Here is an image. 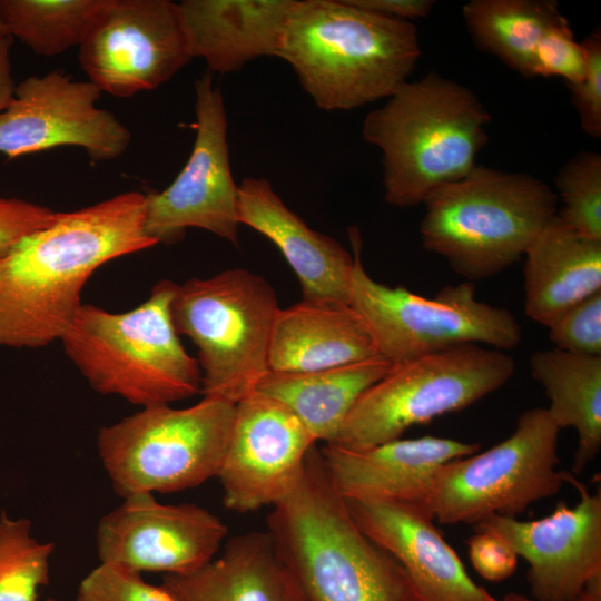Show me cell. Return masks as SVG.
<instances>
[{"mask_svg": "<svg viewBox=\"0 0 601 601\" xmlns=\"http://www.w3.org/2000/svg\"><path fill=\"white\" fill-rule=\"evenodd\" d=\"M587 52V71L581 81L566 85L582 130L601 138V31L598 28L581 41Z\"/></svg>", "mask_w": 601, "mask_h": 601, "instance_id": "34", "label": "cell"}, {"mask_svg": "<svg viewBox=\"0 0 601 601\" xmlns=\"http://www.w3.org/2000/svg\"><path fill=\"white\" fill-rule=\"evenodd\" d=\"M480 449V443L426 435L396 439L363 451L326 443L319 453L333 485L344 499L386 500L427 508L439 470Z\"/></svg>", "mask_w": 601, "mask_h": 601, "instance_id": "19", "label": "cell"}, {"mask_svg": "<svg viewBox=\"0 0 601 601\" xmlns=\"http://www.w3.org/2000/svg\"><path fill=\"white\" fill-rule=\"evenodd\" d=\"M294 0H183L177 3L191 58L210 72L239 71L277 57Z\"/></svg>", "mask_w": 601, "mask_h": 601, "instance_id": "21", "label": "cell"}, {"mask_svg": "<svg viewBox=\"0 0 601 601\" xmlns=\"http://www.w3.org/2000/svg\"><path fill=\"white\" fill-rule=\"evenodd\" d=\"M480 50L523 77H533L534 53L546 28L562 13L553 0H472L462 8Z\"/></svg>", "mask_w": 601, "mask_h": 601, "instance_id": "27", "label": "cell"}, {"mask_svg": "<svg viewBox=\"0 0 601 601\" xmlns=\"http://www.w3.org/2000/svg\"><path fill=\"white\" fill-rule=\"evenodd\" d=\"M226 524L193 503L165 504L140 493L104 515L96 542L100 563L139 573L185 574L213 560Z\"/></svg>", "mask_w": 601, "mask_h": 601, "instance_id": "15", "label": "cell"}, {"mask_svg": "<svg viewBox=\"0 0 601 601\" xmlns=\"http://www.w3.org/2000/svg\"><path fill=\"white\" fill-rule=\"evenodd\" d=\"M503 601H542V600L525 597L523 594L515 593V592H510V593H506L503 597ZM565 601H601V598H598V597H595V595H593V594H591V593L583 590L575 598H572L570 600H565Z\"/></svg>", "mask_w": 601, "mask_h": 601, "instance_id": "39", "label": "cell"}, {"mask_svg": "<svg viewBox=\"0 0 601 601\" xmlns=\"http://www.w3.org/2000/svg\"><path fill=\"white\" fill-rule=\"evenodd\" d=\"M354 267L348 305L362 317L380 357L400 365L452 347L476 344L508 351L522 337L519 322L506 308L479 300L475 285H447L434 297L374 280L362 263V237L348 228Z\"/></svg>", "mask_w": 601, "mask_h": 601, "instance_id": "9", "label": "cell"}, {"mask_svg": "<svg viewBox=\"0 0 601 601\" xmlns=\"http://www.w3.org/2000/svg\"><path fill=\"white\" fill-rule=\"evenodd\" d=\"M10 46L11 38L0 36V114L12 100L17 87L12 76Z\"/></svg>", "mask_w": 601, "mask_h": 601, "instance_id": "38", "label": "cell"}, {"mask_svg": "<svg viewBox=\"0 0 601 601\" xmlns=\"http://www.w3.org/2000/svg\"><path fill=\"white\" fill-rule=\"evenodd\" d=\"M275 289L243 268L177 285L171 318L197 347L204 396L236 404L269 372L268 348L278 311Z\"/></svg>", "mask_w": 601, "mask_h": 601, "instance_id": "7", "label": "cell"}, {"mask_svg": "<svg viewBox=\"0 0 601 601\" xmlns=\"http://www.w3.org/2000/svg\"><path fill=\"white\" fill-rule=\"evenodd\" d=\"M175 601H306L270 534L230 538L220 555L185 574H164L160 584Z\"/></svg>", "mask_w": 601, "mask_h": 601, "instance_id": "23", "label": "cell"}, {"mask_svg": "<svg viewBox=\"0 0 601 601\" xmlns=\"http://www.w3.org/2000/svg\"><path fill=\"white\" fill-rule=\"evenodd\" d=\"M549 328L554 348L584 356H601V292L581 300Z\"/></svg>", "mask_w": 601, "mask_h": 601, "instance_id": "33", "label": "cell"}, {"mask_svg": "<svg viewBox=\"0 0 601 601\" xmlns=\"http://www.w3.org/2000/svg\"><path fill=\"white\" fill-rule=\"evenodd\" d=\"M191 59L169 0H107L78 47L88 81L120 98L158 88Z\"/></svg>", "mask_w": 601, "mask_h": 601, "instance_id": "13", "label": "cell"}, {"mask_svg": "<svg viewBox=\"0 0 601 601\" xmlns=\"http://www.w3.org/2000/svg\"><path fill=\"white\" fill-rule=\"evenodd\" d=\"M378 357L362 317L346 303L300 299L278 308L268 366L273 372H311Z\"/></svg>", "mask_w": 601, "mask_h": 601, "instance_id": "22", "label": "cell"}, {"mask_svg": "<svg viewBox=\"0 0 601 601\" xmlns=\"http://www.w3.org/2000/svg\"><path fill=\"white\" fill-rule=\"evenodd\" d=\"M107 0H0V27L33 52L51 57L79 47Z\"/></svg>", "mask_w": 601, "mask_h": 601, "instance_id": "28", "label": "cell"}, {"mask_svg": "<svg viewBox=\"0 0 601 601\" xmlns=\"http://www.w3.org/2000/svg\"><path fill=\"white\" fill-rule=\"evenodd\" d=\"M145 194L125 191L56 213L0 257V345L39 348L61 336L81 306V290L106 263L151 248Z\"/></svg>", "mask_w": 601, "mask_h": 601, "instance_id": "1", "label": "cell"}, {"mask_svg": "<svg viewBox=\"0 0 601 601\" xmlns=\"http://www.w3.org/2000/svg\"><path fill=\"white\" fill-rule=\"evenodd\" d=\"M467 546L473 568L485 580L503 581L515 572L519 556L500 535L486 530H475L467 540Z\"/></svg>", "mask_w": 601, "mask_h": 601, "instance_id": "36", "label": "cell"}, {"mask_svg": "<svg viewBox=\"0 0 601 601\" xmlns=\"http://www.w3.org/2000/svg\"><path fill=\"white\" fill-rule=\"evenodd\" d=\"M101 93L90 81L73 80L61 70L26 78L0 114V154L13 159L73 146L92 161L120 157L131 132L112 112L97 106Z\"/></svg>", "mask_w": 601, "mask_h": 601, "instance_id": "14", "label": "cell"}, {"mask_svg": "<svg viewBox=\"0 0 601 601\" xmlns=\"http://www.w3.org/2000/svg\"><path fill=\"white\" fill-rule=\"evenodd\" d=\"M26 518L0 514V601H37L38 589L50 582L52 542H39Z\"/></svg>", "mask_w": 601, "mask_h": 601, "instance_id": "29", "label": "cell"}, {"mask_svg": "<svg viewBox=\"0 0 601 601\" xmlns=\"http://www.w3.org/2000/svg\"><path fill=\"white\" fill-rule=\"evenodd\" d=\"M524 313L550 327L587 297L601 292V240L578 234L556 215L524 253Z\"/></svg>", "mask_w": 601, "mask_h": 601, "instance_id": "24", "label": "cell"}, {"mask_svg": "<svg viewBox=\"0 0 601 601\" xmlns=\"http://www.w3.org/2000/svg\"><path fill=\"white\" fill-rule=\"evenodd\" d=\"M556 204L558 195L529 174L476 165L424 203L423 246L474 283L519 262L556 215Z\"/></svg>", "mask_w": 601, "mask_h": 601, "instance_id": "6", "label": "cell"}, {"mask_svg": "<svg viewBox=\"0 0 601 601\" xmlns=\"http://www.w3.org/2000/svg\"><path fill=\"white\" fill-rule=\"evenodd\" d=\"M382 357L311 371H269L256 392L287 407L318 442L332 443L358 398L392 368Z\"/></svg>", "mask_w": 601, "mask_h": 601, "instance_id": "25", "label": "cell"}, {"mask_svg": "<svg viewBox=\"0 0 601 601\" xmlns=\"http://www.w3.org/2000/svg\"><path fill=\"white\" fill-rule=\"evenodd\" d=\"M238 219L277 246L299 280L302 299L348 304L353 254L307 226L266 178L248 177L238 185Z\"/></svg>", "mask_w": 601, "mask_h": 601, "instance_id": "20", "label": "cell"}, {"mask_svg": "<svg viewBox=\"0 0 601 601\" xmlns=\"http://www.w3.org/2000/svg\"><path fill=\"white\" fill-rule=\"evenodd\" d=\"M56 213L24 199L0 197V257L22 238L50 224Z\"/></svg>", "mask_w": 601, "mask_h": 601, "instance_id": "35", "label": "cell"}, {"mask_svg": "<svg viewBox=\"0 0 601 601\" xmlns=\"http://www.w3.org/2000/svg\"><path fill=\"white\" fill-rule=\"evenodd\" d=\"M515 367L504 351L476 344L393 365L358 398L328 444L363 451L401 439L414 425L464 410L500 390Z\"/></svg>", "mask_w": 601, "mask_h": 601, "instance_id": "10", "label": "cell"}, {"mask_svg": "<svg viewBox=\"0 0 601 601\" xmlns=\"http://www.w3.org/2000/svg\"><path fill=\"white\" fill-rule=\"evenodd\" d=\"M345 501L358 528L401 564L417 601H497L472 580L424 505Z\"/></svg>", "mask_w": 601, "mask_h": 601, "instance_id": "18", "label": "cell"}, {"mask_svg": "<svg viewBox=\"0 0 601 601\" xmlns=\"http://www.w3.org/2000/svg\"><path fill=\"white\" fill-rule=\"evenodd\" d=\"M580 500L560 501L549 515L532 521L492 515L474 524L503 538L530 565L532 598L565 601L579 595L590 579L601 574V492L590 493L573 473L565 474Z\"/></svg>", "mask_w": 601, "mask_h": 601, "instance_id": "17", "label": "cell"}, {"mask_svg": "<svg viewBox=\"0 0 601 601\" xmlns=\"http://www.w3.org/2000/svg\"><path fill=\"white\" fill-rule=\"evenodd\" d=\"M366 11L404 21L425 18L430 14L433 0H349Z\"/></svg>", "mask_w": 601, "mask_h": 601, "instance_id": "37", "label": "cell"}, {"mask_svg": "<svg viewBox=\"0 0 601 601\" xmlns=\"http://www.w3.org/2000/svg\"><path fill=\"white\" fill-rule=\"evenodd\" d=\"M46 601H57V600L50 598V599H47Z\"/></svg>", "mask_w": 601, "mask_h": 601, "instance_id": "40", "label": "cell"}, {"mask_svg": "<svg viewBox=\"0 0 601 601\" xmlns=\"http://www.w3.org/2000/svg\"><path fill=\"white\" fill-rule=\"evenodd\" d=\"M316 443L276 400L256 391L242 398L217 474L226 508L245 513L277 504L298 483Z\"/></svg>", "mask_w": 601, "mask_h": 601, "instance_id": "16", "label": "cell"}, {"mask_svg": "<svg viewBox=\"0 0 601 601\" xmlns=\"http://www.w3.org/2000/svg\"><path fill=\"white\" fill-rule=\"evenodd\" d=\"M77 601H175L161 587L141 574L100 563L80 582Z\"/></svg>", "mask_w": 601, "mask_h": 601, "instance_id": "32", "label": "cell"}, {"mask_svg": "<svg viewBox=\"0 0 601 601\" xmlns=\"http://www.w3.org/2000/svg\"><path fill=\"white\" fill-rule=\"evenodd\" d=\"M267 532L306 601H417L401 564L355 523L316 444Z\"/></svg>", "mask_w": 601, "mask_h": 601, "instance_id": "3", "label": "cell"}, {"mask_svg": "<svg viewBox=\"0 0 601 601\" xmlns=\"http://www.w3.org/2000/svg\"><path fill=\"white\" fill-rule=\"evenodd\" d=\"M420 57L415 24L349 0H294L277 56L326 111L388 98L407 81Z\"/></svg>", "mask_w": 601, "mask_h": 601, "instance_id": "2", "label": "cell"}, {"mask_svg": "<svg viewBox=\"0 0 601 601\" xmlns=\"http://www.w3.org/2000/svg\"><path fill=\"white\" fill-rule=\"evenodd\" d=\"M559 432L545 408L532 407L504 441L445 463L427 504L433 518L473 525L492 515L516 518L530 504L558 494L566 474L558 470Z\"/></svg>", "mask_w": 601, "mask_h": 601, "instance_id": "11", "label": "cell"}, {"mask_svg": "<svg viewBox=\"0 0 601 601\" xmlns=\"http://www.w3.org/2000/svg\"><path fill=\"white\" fill-rule=\"evenodd\" d=\"M562 201L556 217L578 234L601 240V156L581 151L555 177Z\"/></svg>", "mask_w": 601, "mask_h": 601, "instance_id": "30", "label": "cell"}, {"mask_svg": "<svg viewBox=\"0 0 601 601\" xmlns=\"http://www.w3.org/2000/svg\"><path fill=\"white\" fill-rule=\"evenodd\" d=\"M195 96L191 152L167 188L145 194V231L157 245H173L188 228H199L237 246L238 185L230 168L227 114L209 72L196 80Z\"/></svg>", "mask_w": 601, "mask_h": 601, "instance_id": "12", "label": "cell"}, {"mask_svg": "<svg viewBox=\"0 0 601 601\" xmlns=\"http://www.w3.org/2000/svg\"><path fill=\"white\" fill-rule=\"evenodd\" d=\"M530 370L548 396L550 418L560 430L572 427L578 434L571 473L579 474L601 449V356L536 351Z\"/></svg>", "mask_w": 601, "mask_h": 601, "instance_id": "26", "label": "cell"}, {"mask_svg": "<svg viewBox=\"0 0 601 601\" xmlns=\"http://www.w3.org/2000/svg\"><path fill=\"white\" fill-rule=\"evenodd\" d=\"M236 404L204 396L198 403L141 407L97 435L100 461L122 499L196 487L223 464Z\"/></svg>", "mask_w": 601, "mask_h": 601, "instance_id": "8", "label": "cell"}, {"mask_svg": "<svg viewBox=\"0 0 601 601\" xmlns=\"http://www.w3.org/2000/svg\"><path fill=\"white\" fill-rule=\"evenodd\" d=\"M587 52L574 39L562 14L542 35L534 53L533 77H561L566 85L581 81L587 71Z\"/></svg>", "mask_w": 601, "mask_h": 601, "instance_id": "31", "label": "cell"}, {"mask_svg": "<svg viewBox=\"0 0 601 601\" xmlns=\"http://www.w3.org/2000/svg\"><path fill=\"white\" fill-rule=\"evenodd\" d=\"M177 285L159 280L144 303L124 313L81 304L60 341L95 391L141 407L170 405L200 392L199 364L171 318Z\"/></svg>", "mask_w": 601, "mask_h": 601, "instance_id": "5", "label": "cell"}, {"mask_svg": "<svg viewBox=\"0 0 601 601\" xmlns=\"http://www.w3.org/2000/svg\"><path fill=\"white\" fill-rule=\"evenodd\" d=\"M490 121L477 97L454 80L431 72L404 82L362 126L363 139L382 151L385 200L413 207L467 176Z\"/></svg>", "mask_w": 601, "mask_h": 601, "instance_id": "4", "label": "cell"}]
</instances>
